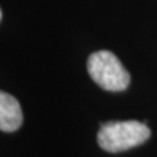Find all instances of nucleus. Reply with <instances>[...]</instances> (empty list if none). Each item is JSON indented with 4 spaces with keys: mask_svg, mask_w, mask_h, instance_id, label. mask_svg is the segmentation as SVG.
Wrapping results in <instances>:
<instances>
[{
    "mask_svg": "<svg viewBox=\"0 0 157 157\" xmlns=\"http://www.w3.org/2000/svg\"><path fill=\"white\" fill-rule=\"evenodd\" d=\"M87 73L99 87L108 92H122L131 82V76L118 57L106 50L90 54L87 58Z\"/></svg>",
    "mask_w": 157,
    "mask_h": 157,
    "instance_id": "nucleus-2",
    "label": "nucleus"
},
{
    "mask_svg": "<svg viewBox=\"0 0 157 157\" xmlns=\"http://www.w3.org/2000/svg\"><path fill=\"white\" fill-rule=\"evenodd\" d=\"M150 128L138 121H113L103 124L98 132L101 148L109 153L127 151L150 138Z\"/></svg>",
    "mask_w": 157,
    "mask_h": 157,
    "instance_id": "nucleus-1",
    "label": "nucleus"
},
{
    "mask_svg": "<svg viewBox=\"0 0 157 157\" xmlns=\"http://www.w3.org/2000/svg\"><path fill=\"white\" fill-rule=\"evenodd\" d=\"M23 115L19 102L12 95L0 93V129L5 132H13L21 128Z\"/></svg>",
    "mask_w": 157,
    "mask_h": 157,
    "instance_id": "nucleus-3",
    "label": "nucleus"
}]
</instances>
